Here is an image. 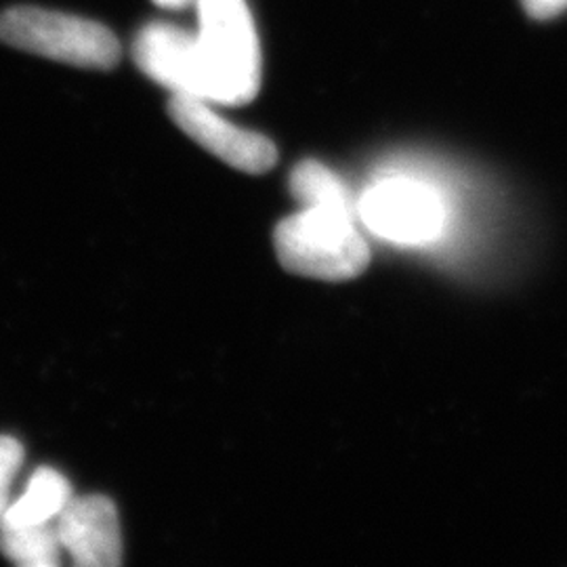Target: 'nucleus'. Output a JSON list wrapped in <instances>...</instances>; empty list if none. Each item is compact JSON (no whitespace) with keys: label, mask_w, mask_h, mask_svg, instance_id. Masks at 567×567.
Wrapping results in <instances>:
<instances>
[{"label":"nucleus","mask_w":567,"mask_h":567,"mask_svg":"<svg viewBox=\"0 0 567 567\" xmlns=\"http://www.w3.org/2000/svg\"><path fill=\"white\" fill-rule=\"evenodd\" d=\"M358 221V206H303L276 225L278 261L286 271L313 280L358 278L370 264Z\"/></svg>","instance_id":"1"},{"label":"nucleus","mask_w":567,"mask_h":567,"mask_svg":"<svg viewBox=\"0 0 567 567\" xmlns=\"http://www.w3.org/2000/svg\"><path fill=\"white\" fill-rule=\"evenodd\" d=\"M213 105L250 103L261 89V47L244 0H196Z\"/></svg>","instance_id":"2"},{"label":"nucleus","mask_w":567,"mask_h":567,"mask_svg":"<svg viewBox=\"0 0 567 567\" xmlns=\"http://www.w3.org/2000/svg\"><path fill=\"white\" fill-rule=\"evenodd\" d=\"M0 41L86 70H112L122 55L121 42L102 23L41 7H13L0 13Z\"/></svg>","instance_id":"3"},{"label":"nucleus","mask_w":567,"mask_h":567,"mask_svg":"<svg viewBox=\"0 0 567 567\" xmlns=\"http://www.w3.org/2000/svg\"><path fill=\"white\" fill-rule=\"evenodd\" d=\"M358 217L374 236L404 246L433 244L446 229L447 210L433 183L408 173L379 177L358 200Z\"/></svg>","instance_id":"4"},{"label":"nucleus","mask_w":567,"mask_h":567,"mask_svg":"<svg viewBox=\"0 0 567 567\" xmlns=\"http://www.w3.org/2000/svg\"><path fill=\"white\" fill-rule=\"evenodd\" d=\"M133 58L145 76L173 95L210 103V76L196 32L166 21L147 23L135 39Z\"/></svg>","instance_id":"5"},{"label":"nucleus","mask_w":567,"mask_h":567,"mask_svg":"<svg viewBox=\"0 0 567 567\" xmlns=\"http://www.w3.org/2000/svg\"><path fill=\"white\" fill-rule=\"evenodd\" d=\"M168 114L189 140L231 168L248 175H264L278 163V150L271 140L225 121L215 112L213 103L173 95Z\"/></svg>","instance_id":"6"},{"label":"nucleus","mask_w":567,"mask_h":567,"mask_svg":"<svg viewBox=\"0 0 567 567\" xmlns=\"http://www.w3.org/2000/svg\"><path fill=\"white\" fill-rule=\"evenodd\" d=\"M61 547L76 567H118L122 529L118 508L102 494L74 496L55 519Z\"/></svg>","instance_id":"7"},{"label":"nucleus","mask_w":567,"mask_h":567,"mask_svg":"<svg viewBox=\"0 0 567 567\" xmlns=\"http://www.w3.org/2000/svg\"><path fill=\"white\" fill-rule=\"evenodd\" d=\"M74 498L70 482L55 468L42 466L23 487L0 519V527H25L53 524Z\"/></svg>","instance_id":"8"},{"label":"nucleus","mask_w":567,"mask_h":567,"mask_svg":"<svg viewBox=\"0 0 567 567\" xmlns=\"http://www.w3.org/2000/svg\"><path fill=\"white\" fill-rule=\"evenodd\" d=\"M0 553L16 566L58 567L63 547L53 524L0 527Z\"/></svg>","instance_id":"9"},{"label":"nucleus","mask_w":567,"mask_h":567,"mask_svg":"<svg viewBox=\"0 0 567 567\" xmlns=\"http://www.w3.org/2000/svg\"><path fill=\"white\" fill-rule=\"evenodd\" d=\"M288 187L303 206H358L343 179L318 161H303L290 173Z\"/></svg>","instance_id":"10"},{"label":"nucleus","mask_w":567,"mask_h":567,"mask_svg":"<svg viewBox=\"0 0 567 567\" xmlns=\"http://www.w3.org/2000/svg\"><path fill=\"white\" fill-rule=\"evenodd\" d=\"M25 452L20 440L0 435V519L13 503V484L20 475Z\"/></svg>","instance_id":"11"},{"label":"nucleus","mask_w":567,"mask_h":567,"mask_svg":"<svg viewBox=\"0 0 567 567\" xmlns=\"http://www.w3.org/2000/svg\"><path fill=\"white\" fill-rule=\"evenodd\" d=\"M522 4L534 20H550L567 9V0H522Z\"/></svg>","instance_id":"12"},{"label":"nucleus","mask_w":567,"mask_h":567,"mask_svg":"<svg viewBox=\"0 0 567 567\" xmlns=\"http://www.w3.org/2000/svg\"><path fill=\"white\" fill-rule=\"evenodd\" d=\"M154 2H156L158 7H163V9H171V11L196 7V0H154Z\"/></svg>","instance_id":"13"}]
</instances>
